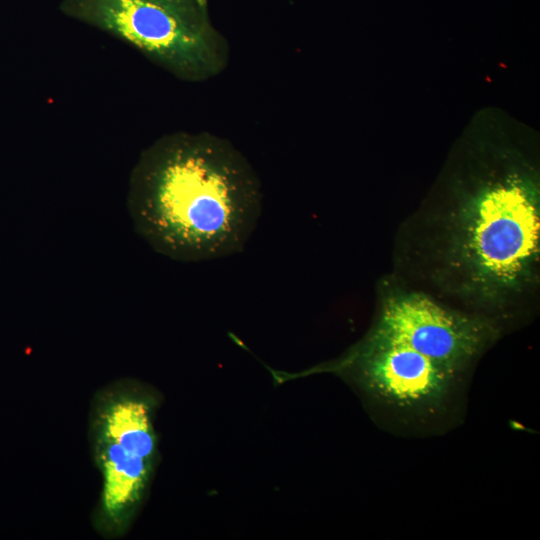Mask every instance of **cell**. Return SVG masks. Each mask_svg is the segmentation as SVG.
I'll return each instance as SVG.
<instances>
[{
	"label": "cell",
	"mask_w": 540,
	"mask_h": 540,
	"mask_svg": "<svg viewBox=\"0 0 540 540\" xmlns=\"http://www.w3.org/2000/svg\"><path fill=\"white\" fill-rule=\"evenodd\" d=\"M165 1L170 2L186 10H194L193 3L195 2L193 0H165Z\"/></svg>",
	"instance_id": "cell-8"
},
{
	"label": "cell",
	"mask_w": 540,
	"mask_h": 540,
	"mask_svg": "<svg viewBox=\"0 0 540 540\" xmlns=\"http://www.w3.org/2000/svg\"><path fill=\"white\" fill-rule=\"evenodd\" d=\"M369 334L404 344L458 374L497 332L480 317L447 309L422 294L401 292L383 302Z\"/></svg>",
	"instance_id": "cell-4"
},
{
	"label": "cell",
	"mask_w": 540,
	"mask_h": 540,
	"mask_svg": "<svg viewBox=\"0 0 540 540\" xmlns=\"http://www.w3.org/2000/svg\"><path fill=\"white\" fill-rule=\"evenodd\" d=\"M193 1H194L195 4H197L198 7H200V8H204L205 5H206V2H207V0H193Z\"/></svg>",
	"instance_id": "cell-9"
},
{
	"label": "cell",
	"mask_w": 540,
	"mask_h": 540,
	"mask_svg": "<svg viewBox=\"0 0 540 540\" xmlns=\"http://www.w3.org/2000/svg\"><path fill=\"white\" fill-rule=\"evenodd\" d=\"M449 261L475 298L496 304L533 278L540 249L536 176L509 167L478 180L451 213Z\"/></svg>",
	"instance_id": "cell-2"
},
{
	"label": "cell",
	"mask_w": 540,
	"mask_h": 540,
	"mask_svg": "<svg viewBox=\"0 0 540 540\" xmlns=\"http://www.w3.org/2000/svg\"><path fill=\"white\" fill-rule=\"evenodd\" d=\"M92 458L100 473L101 490L92 524L97 534L117 540L130 530L147 495L156 462L119 444L89 436Z\"/></svg>",
	"instance_id": "cell-6"
},
{
	"label": "cell",
	"mask_w": 540,
	"mask_h": 540,
	"mask_svg": "<svg viewBox=\"0 0 540 540\" xmlns=\"http://www.w3.org/2000/svg\"><path fill=\"white\" fill-rule=\"evenodd\" d=\"M343 367L383 405L424 416L443 408L458 375L404 344L370 334Z\"/></svg>",
	"instance_id": "cell-5"
},
{
	"label": "cell",
	"mask_w": 540,
	"mask_h": 540,
	"mask_svg": "<svg viewBox=\"0 0 540 540\" xmlns=\"http://www.w3.org/2000/svg\"><path fill=\"white\" fill-rule=\"evenodd\" d=\"M67 5L182 80H208L228 64V44L194 10L165 0H68Z\"/></svg>",
	"instance_id": "cell-3"
},
{
	"label": "cell",
	"mask_w": 540,
	"mask_h": 540,
	"mask_svg": "<svg viewBox=\"0 0 540 540\" xmlns=\"http://www.w3.org/2000/svg\"><path fill=\"white\" fill-rule=\"evenodd\" d=\"M127 209L157 253L200 262L241 252L262 210L261 184L244 155L209 132H174L147 147L131 171Z\"/></svg>",
	"instance_id": "cell-1"
},
{
	"label": "cell",
	"mask_w": 540,
	"mask_h": 540,
	"mask_svg": "<svg viewBox=\"0 0 540 540\" xmlns=\"http://www.w3.org/2000/svg\"><path fill=\"white\" fill-rule=\"evenodd\" d=\"M155 401L140 384L122 378L102 387L93 397L89 436L119 444L150 461L157 460Z\"/></svg>",
	"instance_id": "cell-7"
}]
</instances>
